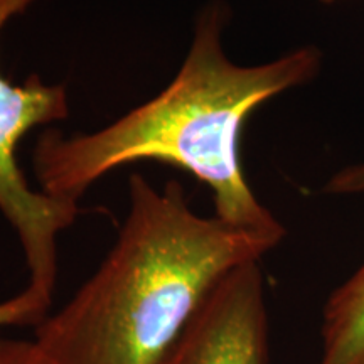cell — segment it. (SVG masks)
I'll list each match as a JSON object with an SVG mask.
<instances>
[{
    "instance_id": "1",
    "label": "cell",
    "mask_w": 364,
    "mask_h": 364,
    "mask_svg": "<svg viewBox=\"0 0 364 364\" xmlns=\"http://www.w3.org/2000/svg\"><path fill=\"white\" fill-rule=\"evenodd\" d=\"M228 14L221 0L199 11L179 71L154 98L98 130L43 132L33 150L41 193L80 203L91 186L120 167L164 162L208 186L221 221L284 240L285 228L245 177L241 132L258 107L316 76L321 54L299 48L262 65H238L223 46Z\"/></svg>"
},
{
    "instance_id": "2",
    "label": "cell",
    "mask_w": 364,
    "mask_h": 364,
    "mask_svg": "<svg viewBox=\"0 0 364 364\" xmlns=\"http://www.w3.org/2000/svg\"><path fill=\"white\" fill-rule=\"evenodd\" d=\"M282 241L193 211L184 188L132 174L118 236L75 295L36 326L44 364H157L213 289Z\"/></svg>"
},
{
    "instance_id": "3",
    "label": "cell",
    "mask_w": 364,
    "mask_h": 364,
    "mask_svg": "<svg viewBox=\"0 0 364 364\" xmlns=\"http://www.w3.org/2000/svg\"><path fill=\"white\" fill-rule=\"evenodd\" d=\"M41 0H0V34L12 17ZM65 85L31 75L12 85L0 73V215L16 231L29 270L27 289L53 304L58 279V240L80 216V204L59 201L31 188L17 164V147L31 130L66 120Z\"/></svg>"
},
{
    "instance_id": "4",
    "label": "cell",
    "mask_w": 364,
    "mask_h": 364,
    "mask_svg": "<svg viewBox=\"0 0 364 364\" xmlns=\"http://www.w3.org/2000/svg\"><path fill=\"white\" fill-rule=\"evenodd\" d=\"M268 309L260 262L230 272L157 364H268Z\"/></svg>"
},
{
    "instance_id": "5",
    "label": "cell",
    "mask_w": 364,
    "mask_h": 364,
    "mask_svg": "<svg viewBox=\"0 0 364 364\" xmlns=\"http://www.w3.org/2000/svg\"><path fill=\"white\" fill-rule=\"evenodd\" d=\"M317 364H364V263L327 299Z\"/></svg>"
},
{
    "instance_id": "6",
    "label": "cell",
    "mask_w": 364,
    "mask_h": 364,
    "mask_svg": "<svg viewBox=\"0 0 364 364\" xmlns=\"http://www.w3.org/2000/svg\"><path fill=\"white\" fill-rule=\"evenodd\" d=\"M49 312H51V304L24 287L19 294L0 300V329L12 326L36 327Z\"/></svg>"
},
{
    "instance_id": "7",
    "label": "cell",
    "mask_w": 364,
    "mask_h": 364,
    "mask_svg": "<svg viewBox=\"0 0 364 364\" xmlns=\"http://www.w3.org/2000/svg\"><path fill=\"white\" fill-rule=\"evenodd\" d=\"M0 364H44L34 341L0 339Z\"/></svg>"
}]
</instances>
